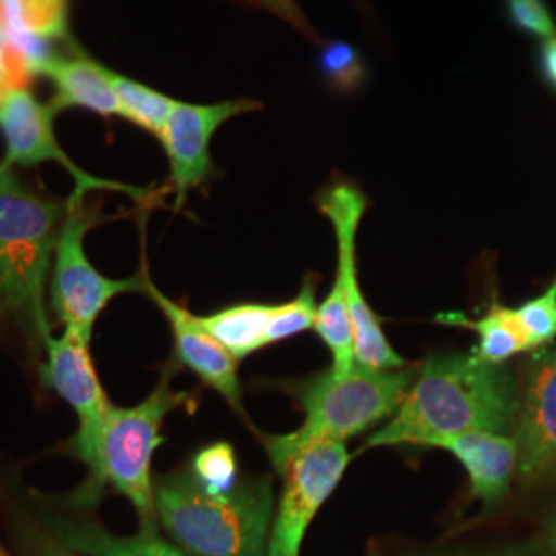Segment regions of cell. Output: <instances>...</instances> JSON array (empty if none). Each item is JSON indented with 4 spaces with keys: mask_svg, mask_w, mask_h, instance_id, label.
Returning a JSON list of instances; mask_svg holds the SVG:
<instances>
[{
    "mask_svg": "<svg viewBox=\"0 0 556 556\" xmlns=\"http://www.w3.org/2000/svg\"><path fill=\"white\" fill-rule=\"evenodd\" d=\"M507 11L517 29L542 40L555 38L556 21L544 0H507Z\"/></svg>",
    "mask_w": 556,
    "mask_h": 556,
    "instance_id": "obj_24",
    "label": "cell"
},
{
    "mask_svg": "<svg viewBox=\"0 0 556 556\" xmlns=\"http://www.w3.org/2000/svg\"><path fill=\"white\" fill-rule=\"evenodd\" d=\"M435 319L439 324L462 326L477 332L478 344L472 349V353L484 363L505 365L509 358L516 357L519 353H530L516 309L505 307L498 301H493L486 314L480 318H468L457 312H447V314H438Z\"/></svg>",
    "mask_w": 556,
    "mask_h": 556,
    "instance_id": "obj_17",
    "label": "cell"
},
{
    "mask_svg": "<svg viewBox=\"0 0 556 556\" xmlns=\"http://www.w3.org/2000/svg\"><path fill=\"white\" fill-rule=\"evenodd\" d=\"M324 68L328 71L330 79L342 80L344 85H349V80L357 79L353 75V71L361 73V66H358V60L355 59L353 48L344 46V43H334L326 50Z\"/></svg>",
    "mask_w": 556,
    "mask_h": 556,
    "instance_id": "obj_26",
    "label": "cell"
},
{
    "mask_svg": "<svg viewBox=\"0 0 556 556\" xmlns=\"http://www.w3.org/2000/svg\"><path fill=\"white\" fill-rule=\"evenodd\" d=\"M431 447L450 452L464 466L470 478V493L486 511L507 497L519 464V445L514 433L468 431L439 439Z\"/></svg>",
    "mask_w": 556,
    "mask_h": 556,
    "instance_id": "obj_14",
    "label": "cell"
},
{
    "mask_svg": "<svg viewBox=\"0 0 556 556\" xmlns=\"http://www.w3.org/2000/svg\"><path fill=\"white\" fill-rule=\"evenodd\" d=\"M316 314H318L316 285H314V280H305L303 289L295 298L287 303L275 305L273 318H270L268 330H266V344L270 346L280 340L314 330Z\"/></svg>",
    "mask_w": 556,
    "mask_h": 556,
    "instance_id": "obj_21",
    "label": "cell"
},
{
    "mask_svg": "<svg viewBox=\"0 0 556 556\" xmlns=\"http://www.w3.org/2000/svg\"><path fill=\"white\" fill-rule=\"evenodd\" d=\"M21 556H85L64 546L43 526L23 528L20 534Z\"/></svg>",
    "mask_w": 556,
    "mask_h": 556,
    "instance_id": "obj_25",
    "label": "cell"
},
{
    "mask_svg": "<svg viewBox=\"0 0 556 556\" xmlns=\"http://www.w3.org/2000/svg\"><path fill=\"white\" fill-rule=\"evenodd\" d=\"M0 556H11L7 551H4V546H2V544H0Z\"/></svg>",
    "mask_w": 556,
    "mask_h": 556,
    "instance_id": "obj_32",
    "label": "cell"
},
{
    "mask_svg": "<svg viewBox=\"0 0 556 556\" xmlns=\"http://www.w3.org/2000/svg\"><path fill=\"white\" fill-rule=\"evenodd\" d=\"M174 371L161 374L153 392L135 406L112 404L96 439L77 454L87 466V478L71 495L62 498L71 511H89L110 486L130 501L140 523H157L153 456L161 443L163 422L174 410L194 402V394L174 390Z\"/></svg>",
    "mask_w": 556,
    "mask_h": 556,
    "instance_id": "obj_2",
    "label": "cell"
},
{
    "mask_svg": "<svg viewBox=\"0 0 556 556\" xmlns=\"http://www.w3.org/2000/svg\"><path fill=\"white\" fill-rule=\"evenodd\" d=\"M417 367L394 371L369 369L358 365L338 376L332 367L318 376L295 383V396L305 420L298 431L287 435H264V450L275 470L280 472L301 450L324 443L355 438L369 431L383 418H390L417 379Z\"/></svg>",
    "mask_w": 556,
    "mask_h": 556,
    "instance_id": "obj_5",
    "label": "cell"
},
{
    "mask_svg": "<svg viewBox=\"0 0 556 556\" xmlns=\"http://www.w3.org/2000/svg\"><path fill=\"white\" fill-rule=\"evenodd\" d=\"M530 351L544 349L556 338V277L551 287L516 309Z\"/></svg>",
    "mask_w": 556,
    "mask_h": 556,
    "instance_id": "obj_23",
    "label": "cell"
},
{
    "mask_svg": "<svg viewBox=\"0 0 556 556\" xmlns=\"http://www.w3.org/2000/svg\"><path fill=\"white\" fill-rule=\"evenodd\" d=\"M66 211V202L36 194L0 160V319L17 321L34 351L52 334L48 275Z\"/></svg>",
    "mask_w": 556,
    "mask_h": 556,
    "instance_id": "obj_4",
    "label": "cell"
},
{
    "mask_svg": "<svg viewBox=\"0 0 556 556\" xmlns=\"http://www.w3.org/2000/svg\"><path fill=\"white\" fill-rule=\"evenodd\" d=\"M161 528L192 556H266L275 517L273 478H243L231 491L211 493L178 470L155 480Z\"/></svg>",
    "mask_w": 556,
    "mask_h": 556,
    "instance_id": "obj_3",
    "label": "cell"
},
{
    "mask_svg": "<svg viewBox=\"0 0 556 556\" xmlns=\"http://www.w3.org/2000/svg\"><path fill=\"white\" fill-rule=\"evenodd\" d=\"M319 211L334 227L338 245L337 282L346 299L358 365L381 371H394L410 363L400 357L386 337L376 312L361 293L357 275V231L367 211V199L351 184H337L319 199Z\"/></svg>",
    "mask_w": 556,
    "mask_h": 556,
    "instance_id": "obj_7",
    "label": "cell"
},
{
    "mask_svg": "<svg viewBox=\"0 0 556 556\" xmlns=\"http://www.w3.org/2000/svg\"><path fill=\"white\" fill-rule=\"evenodd\" d=\"M519 386L505 365H491L470 351L431 355L390 420L369 447L425 445L468 431L507 433L516 429Z\"/></svg>",
    "mask_w": 556,
    "mask_h": 556,
    "instance_id": "obj_1",
    "label": "cell"
},
{
    "mask_svg": "<svg viewBox=\"0 0 556 556\" xmlns=\"http://www.w3.org/2000/svg\"><path fill=\"white\" fill-rule=\"evenodd\" d=\"M66 217L60 227L48 285L50 309L64 330L91 344L96 321L112 299L144 293V270L128 278L101 275L85 252V236L100 220V213L85 200H66Z\"/></svg>",
    "mask_w": 556,
    "mask_h": 556,
    "instance_id": "obj_6",
    "label": "cell"
},
{
    "mask_svg": "<svg viewBox=\"0 0 556 556\" xmlns=\"http://www.w3.org/2000/svg\"><path fill=\"white\" fill-rule=\"evenodd\" d=\"M105 79L110 83L119 105V116L137 124L142 130L161 137L176 100L155 91L139 80L128 79L103 66Z\"/></svg>",
    "mask_w": 556,
    "mask_h": 556,
    "instance_id": "obj_19",
    "label": "cell"
},
{
    "mask_svg": "<svg viewBox=\"0 0 556 556\" xmlns=\"http://www.w3.org/2000/svg\"><path fill=\"white\" fill-rule=\"evenodd\" d=\"M190 472L211 493L231 491L239 482L238 459L229 443H215L197 454Z\"/></svg>",
    "mask_w": 556,
    "mask_h": 556,
    "instance_id": "obj_22",
    "label": "cell"
},
{
    "mask_svg": "<svg viewBox=\"0 0 556 556\" xmlns=\"http://www.w3.org/2000/svg\"><path fill=\"white\" fill-rule=\"evenodd\" d=\"M41 75L54 83V98L48 103L54 116L68 108H85L103 118L119 116L118 100L105 79L103 66L96 60L87 59L80 52L73 56L60 54Z\"/></svg>",
    "mask_w": 556,
    "mask_h": 556,
    "instance_id": "obj_16",
    "label": "cell"
},
{
    "mask_svg": "<svg viewBox=\"0 0 556 556\" xmlns=\"http://www.w3.org/2000/svg\"><path fill=\"white\" fill-rule=\"evenodd\" d=\"M536 551L540 556H556V511L555 516L546 521Z\"/></svg>",
    "mask_w": 556,
    "mask_h": 556,
    "instance_id": "obj_28",
    "label": "cell"
},
{
    "mask_svg": "<svg viewBox=\"0 0 556 556\" xmlns=\"http://www.w3.org/2000/svg\"><path fill=\"white\" fill-rule=\"evenodd\" d=\"M144 270V295L157 305L167 319L174 337V351L179 363L190 369L197 378L227 400L229 406L241 410V383H239L238 358L231 357L215 338L211 337L194 314L184 305L167 298L155 287Z\"/></svg>",
    "mask_w": 556,
    "mask_h": 556,
    "instance_id": "obj_13",
    "label": "cell"
},
{
    "mask_svg": "<svg viewBox=\"0 0 556 556\" xmlns=\"http://www.w3.org/2000/svg\"><path fill=\"white\" fill-rule=\"evenodd\" d=\"M0 98H2V38H0Z\"/></svg>",
    "mask_w": 556,
    "mask_h": 556,
    "instance_id": "obj_31",
    "label": "cell"
},
{
    "mask_svg": "<svg viewBox=\"0 0 556 556\" xmlns=\"http://www.w3.org/2000/svg\"><path fill=\"white\" fill-rule=\"evenodd\" d=\"M540 60H542V73L546 80L556 87V36L542 41V52H540Z\"/></svg>",
    "mask_w": 556,
    "mask_h": 556,
    "instance_id": "obj_27",
    "label": "cell"
},
{
    "mask_svg": "<svg viewBox=\"0 0 556 556\" xmlns=\"http://www.w3.org/2000/svg\"><path fill=\"white\" fill-rule=\"evenodd\" d=\"M262 2L285 17H293L298 13V7L293 0H262Z\"/></svg>",
    "mask_w": 556,
    "mask_h": 556,
    "instance_id": "obj_29",
    "label": "cell"
},
{
    "mask_svg": "<svg viewBox=\"0 0 556 556\" xmlns=\"http://www.w3.org/2000/svg\"><path fill=\"white\" fill-rule=\"evenodd\" d=\"M514 438L519 445L517 477L526 484L556 477V344L538 349L528 365Z\"/></svg>",
    "mask_w": 556,
    "mask_h": 556,
    "instance_id": "obj_12",
    "label": "cell"
},
{
    "mask_svg": "<svg viewBox=\"0 0 556 556\" xmlns=\"http://www.w3.org/2000/svg\"><path fill=\"white\" fill-rule=\"evenodd\" d=\"M43 351L46 361L40 367L41 383L56 392L79 418V429L66 447V452L77 456L98 435L112 402L96 371L89 342L71 330H64L62 337L50 334L46 338Z\"/></svg>",
    "mask_w": 556,
    "mask_h": 556,
    "instance_id": "obj_11",
    "label": "cell"
},
{
    "mask_svg": "<svg viewBox=\"0 0 556 556\" xmlns=\"http://www.w3.org/2000/svg\"><path fill=\"white\" fill-rule=\"evenodd\" d=\"M54 112L50 105H43L38 98L25 89H11L0 98V135L4 139V157L11 167L25 165L34 167L43 161H56L64 167L75 181L71 200H85L89 192H122L130 199L149 204L153 200L151 190L119 184L112 179L98 178L80 169L75 161L71 160L56 140L54 135Z\"/></svg>",
    "mask_w": 556,
    "mask_h": 556,
    "instance_id": "obj_8",
    "label": "cell"
},
{
    "mask_svg": "<svg viewBox=\"0 0 556 556\" xmlns=\"http://www.w3.org/2000/svg\"><path fill=\"white\" fill-rule=\"evenodd\" d=\"M349 452L340 441L314 443L301 450L278 475L282 495L273 517L266 556H299L305 532L349 466Z\"/></svg>",
    "mask_w": 556,
    "mask_h": 556,
    "instance_id": "obj_9",
    "label": "cell"
},
{
    "mask_svg": "<svg viewBox=\"0 0 556 556\" xmlns=\"http://www.w3.org/2000/svg\"><path fill=\"white\" fill-rule=\"evenodd\" d=\"M486 556H540L536 548L534 551H521V548H509V551H501V553H493Z\"/></svg>",
    "mask_w": 556,
    "mask_h": 556,
    "instance_id": "obj_30",
    "label": "cell"
},
{
    "mask_svg": "<svg viewBox=\"0 0 556 556\" xmlns=\"http://www.w3.org/2000/svg\"><path fill=\"white\" fill-rule=\"evenodd\" d=\"M41 526L64 546L85 556H192L161 536L157 523H140L132 536H116L96 519L41 514Z\"/></svg>",
    "mask_w": 556,
    "mask_h": 556,
    "instance_id": "obj_15",
    "label": "cell"
},
{
    "mask_svg": "<svg viewBox=\"0 0 556 556\" xmlns=\"http://www.w3.org/2000/svg\"><path fill=\"white\" fill-rule=\"evenodd\" d=\"M273 312L270 303H238L197 319L231 357L241 361L268 346L266 330Z\"/></svg>",
    "mask_w": 556,
    "mask_h": 556,
    "instance_id": "obj_18",
    "label": "cell"
},
{
    "mask_svg": "<svg viewBox=\"0 0 556 556\" xmlns=\"http://www.w3.org/2000/svg\"><path fill=\"white\" fill-rule=\"evenodd\" d=\"M254 100L219 101V103H184L176 101L161 132L160 140L169 160V179L176 192V208H181L190 190L202 186L213 174L211 140L227 119L260 110Z\"/></svg>",
    "mask_w": 556,
    "mask_h": 556,
    "instance_id": "obj_10",
    "label": "cell"
},
{
    "mask_svg": "<svg viewBox=\"0 0 556 556\" xmlns=\"http://www.w3.org/2000/svg\"><path fill=\"white\" fill-rule=\"evenodd\" d=\"M9 13L11 29H23L50 40H68L66 0H9Z\"/></svg>",
    "mask_w": 556,
    "mask_h": 556,
    "instance_id": "obj_20",
    "label": "cell"
}]
</instances>
